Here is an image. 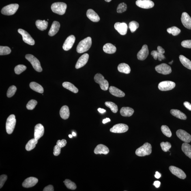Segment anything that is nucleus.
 Segmentation results:
<instances>
[{
	"instance_id": "1",
	"label": "nucleus",
	"mask_w": 191,
	"mask_h": 191,
	"mask_svg": "<svg viewBox=\"0 0 191 191\" xmlns=\"http://www.w3.org/2000/svg\"><path fill=\"white\" fill-rule=\"evenodd\" d=\"M92 39L88 37L80 41L76 48V51L78 53H83L87 51L91 48Z\"/></svg>"
},
{
	"instance_id": "2",
	"label": "nucleus",
	"mask_w": 191,
	"mask_h": 191,
	"mask_svg": "<svg viewBox=\"0 0 191 191\" xmlns=\"http://www.w3.org/2000/svg\"><path fill=\"white\" fill-rule=\"evenodd\" d=\"M152 152V147L151 144L145 143L136 151V154L139 156H145L150 155Z\"/></svg>"
},
{
	"instance_id": "3",
	"label": "nucleus",
	"mask_w": 191,
	"mask_h": 191,
	"mask_svg": "<svg viewBox=\"0 0 191 191\" xmlns=\"http://www.w3.org/2000/svg\"><path fill=\"white\" fill-rule=\"evenodd\" d=\"M67 8V4L63 2L55 3L52 4L51 6L52 12L59 15L64 14Z\"/></svg>"
},
{
	"instance_id": "4",
	"label": "nucleus",
	"mask_w": 191,
	"mask_h": 191,
	"mask_svg": "<svg viewBox=\"0 0 191 191\" xmlns=\"http://www.w3.org/2000/svg\"><path fill=\"white\" fill-rule=\"evenodd\" d=\"M25 58L31 63L35 71L39 72H42V68L41 66L40 62L38 59L31 54H27L26 55Z\"/></svg>"
},
{
	"instance_id": "5",
	"label": "nucleus",
	"mask_w": 191,
	"mask_h": 191,
	"mask_svg": "<svg viewBox=\"0 0 191 191\" xmlns=\"http://www.w3.org/2000/svg\"><path fill=\"white\" fill-rule=\"evenodd\" d=\"M19 7L17 4H12L3 7L1 9V14L5 15H12L16 13Z\"/></svg>"
},
{
	"instance_id": "6",
	"label": "nucleus",
	"mask_w": 191,
	"mask_h": 191,
	"mask_svg": "<svg viewBox=\"0 0 191 191\" xmlns=\"http://www.w3.org/2000/svg\"><path fill=\"white\" fill-rule=\"evenodd\" d=\"M94 80L95 83L100 85L101 89L106 91L109 88V83L107 80L104 79V77L101 74L97 73L95 75Z\"/></svg>"
},
{
	"instance_id": "7",
	"label": "nucleus",
	"mask_w": 191,
	"mask_h": 191,
	"mask_svg": "<svg viewBox=\"0 0 191 191\" xmlns=\"http://www.w3.org/2000/svg\"><path fill=\"white\" fill-rule=\"evenodd\" d=\"M16 123L15 117L14 115L9 116L7 119L6 123L7 132L8 134L12 133L15 129Z\"/></svg>"
},
{
	"instance_id": "8",
	"label": "nucleus",
	"mask_w": 191,
	"mask_h": 191,
	"mask_svg": "<svg viewBox=\"0 0 191 191\" xmlns=\"http://www.w3.org/2000/svg\"><path fill=\"white\" fill-rule=\"evenodd\" d=\"M176 86L174 82L170 81H165L160 82L158 85V88L161 91H167L173 89Z\"/></svg>"
},
{
	"instance_id": "9",
	"label": "nucleus",
	"mask_w": 191,
	"mask_h": 191,
	"mask_svg": "<svg viewBox=\"0 0 191 191\" xmlns=\"http://www.w3.org/2000/svg\"><path fill=\"white\" fill-rule=\"evenodd\" d=\"M18 33L21 35L23 41L26 43L31 46H33L35 44V40L27 32L22 29H18Z\"/></svg>"
},
{
	"instance_id": "10",
	"label": "nucleus",
	"mask_w": 191,
	"mask_h": 191,
	"mask_svg": "<svg viewBox=\"0 0 191 191\" xmlns=\"http://www.w3.org/2000/svg\"><path fill=\"white\" fill-rule=\"evenodd\" d=\"M155 70L159 73L167 75L171 73L172 69L171 67L166 63H162L155 67Z\"/></svg>"
},
{
	"instance_id": "11",
	"label": "nucleus",
	"mask_w": 191,
	"mask_h": 191,
	"mask_svg": "<svg viewBox=\"0 0 191 191\" xmlns=\"http://www.w3.org/2000/svg\"><path fill=\"white\" fill-rule=\"evenodd\" d=\"M129 127L126 124L123 123H119L116 124L110 129V131L115 133H123L127 131Z\"/></svg>"
},
{
	"instance_id": "12",
	"label": "nucleus",
	"mask_w": 191,
	"mask_h": 191,
	"mask_svg": "<svg viewBox=\"0 0 191 191\" xmlns=\"http://www.w3.org/2000/svg\"><path fill=\"white\" fill-rule=\"evenodd\" d=\"M176 135L180 139L185 143H190L191 141V136L184 130L181 129L178 130Z\"/></svg>"
},
{
	"instance_id": "13",
	"label": "nucleus",
	"mask_w": 191,
	"mask_h": 191,
	"mask_svg": "<svg viewBox=\"0 0 191 191\" xmlns=\"http://www.w3.org/2000/svg\"><path fill=\"white\" fill-rule=\"evenodd\" d=\"M136 4L140 8L145 9L152 8L154 5V3L151 0H137Z\"/></svg>"
},
{
	"instance_id": "14",
	"label": "nucleus",
	"mask_w": 191,
	"mask_h": 191,
	"mask_svg": "<svg viewBox=\"0 0 191 191\" xmlns=\"http://www.w3.org/2000/svg\"><path fill=\"white\" fill-rule=\"evenodd\" d=\"M169 170L172 173L179 179H184L186 177V174L184 171L180 168L174 166H170Z\"/></svg>"
},
{
	"instance_id": "15",
	"label": "nucleus",
	"mask_w": 191,
	"mask_h": 191,
	"mask_svg": "<svg viewBox=\"0 0 191 191\" xmlns=\"http://www.w3.org/2000/svg\"><path fill=\"white\" fill-rule=\"evenodd\" d=\"M76 40L75 37L73 35H71L67 37L64 43L63 48L65 51H68L72 48Z\"/></svg>"
},
{
	"instance_id": "16",
	"label": "nucleus",
	"mask_w": 191,
	"mask_h": 191,
	"mask_svg": "<svg viewBox=\"0 0 191 191\" xmlns=\"http://www.w3.org/2000/svg\"><path fill=\"white\" fill-rule=\"evenodd\" d=\"M181 23L187 29H191V18L188 13L184 12L181 15Z\"/></svg>"
},
{
	"instance_id": "17",
	"label": "nucleus",
	"mask_w": 191,
	"mask_h": 191,
	"mask_svg": "<svg viewBox=\"0 0 191 191\" xmlns=\"http://www.w3.org/2000/svg\"><path fill=\"white\" fill-rule=\"evenodd\" d=\"M149 55V50L147 45H144L142 49L138 52L137 57L138 60L140 61L145 60Z\"/></svg>"
},
{
	"instance_id": "18",
	"label": "nucleus",
	"mask_w": 191,
	"mask_h": 191,
	"mask_svg": "<svg viewBox=\"0 0 191 191\" xmlns=\"http://www.w3.org/2000/svg\"><path fill=\"white\" fill-rule=\"evenodd\" d=\"M38 179L34 177H30L26 179L22 183V186L24 188H29L35 186L38 182Z\"/></svg>"
},
{
	"instance_id": "19",
	"label": "nucleus",
	"mask_w": 191,
	"mask_h": 191,
	"mask_svg": "<svg viewBox=\"0 0 191 191\" xmlns=\"http://www.w3.org/2000/svg\"><path fill=\"white\" fill-rule=\"evenodd\" d=\"M44 128L43 125L40 123L37 124L35 127L34 137L35 139L39 140L43 136Z\"/></svg>"
},
{
	"instance_id": "20",
	"label": "nucleus",
	"mask_w": 191,
	"mask_h": 191,
	"mask_svg": "<svg viewBox=\"0 0 191 191\" xmlns=\"http://www.w3.org/2000/svg\"><path fill=\"white\" fill-rule=\"evenodd\" d=\"M115 29L121 35H125L127 32V26L126 23L117 22L115 24Z\"/></svg>"
},
{
	"instance_id": "21",
	"label": "nucleus",
	"mask_w": 191,
	"mask_h": 191,
	"mask_svg": "<svg viewBox=\"0 0 191 191\" xmlns=\"http://www.w3.org/2000/svg\"><path fill=\"white\" fill-rule=\"evenodd\" d=\"M89 59V55L88 54H85L82 55L77 62L76 65V68L78 69L84 66L87 62Z\"/></svg>"
},
{
	"instance_id": "22",
	"label": "nucleus",
	"mask_w": 191,
	"mask_h": 191,
	"mask_svg": "<svg viewBox=\"0 0 191 191\" xmlns=\"http://www.w3.org/2000/svg\"><path fill=\"white\" fill-rule=\"evenodd\" d=\"M94 153L96 154H107L109 153V150L108 148L106 145L100 144L97 146L94 151Z\"/></svg>"
},
{
	"instance_id": "23",
	"label": "nucleus",
	"mask_w": 191,
	"mask_h": 191,
	"mask_svg": "<svg viewBox=\"0 0 191 191\" xmlns=\"http://www.w3.org/2000/svg\"><path fill=\"white\" fill-rule=\"evenodd\" d=\"M87 17L93 22H98L100 20V18L98 15L93 9H89L87 12Z\"/></svg>"
},
{
	"instance_id": "24",
	"label": "nucleus",
	"mask_w": 191,
	"mask_h": 191,
	"mask_svg": "<svg viewBox=\"0 0 191 191\" xmlns=\"http://www.w3.org/2000/svg\"><path fill=\"white\" fill-rule=\"evenodd\" d=\"M60 27V24L59 22L57 21H54L48 32V35L50 36H53L55 35L59 31Z\"/></svg>"
},
{
	"instance_id": "25",
	"label": "nucleus",
	"mask_w": 191,
	"mask_h": 191,
	"mask_svg": "<svg viewBox=\"0 0 191 191\" xmlns=\"http://www.w3.org/2000/svg\"><path fill=\"white\" fill-rule=\"evenodd\" d=\"M109 91L112 95L116 97H123L125 95V93L123 91L113 86H111L109 87Z\"/></svg>"
},
{
	"instance_id": "26",
	"label": "nucleus",
	"mask_w": 191,
	"mask_h": 191,
	"mask_svg": "<svg viewBox=\"0 0 191 191\" xmlns=\"http://www.w3.org/2000/svg\"><path fill=\"white\" fill-rule=\"evenodd\" d=\"M134 110L132 108L129 107H123L121 109L120 113L123 117H130L134 114Z\"/></svg>"
},
{
	"instance_id": "27",
	"label": "nucleus",
	"mask_w": 191,
	"mask_h": 191,
	"mask_svg": "<svg viewBox=\"0 0 191 191\" xmlns=\"http://www.w3.org/2000/svg\"><path fill=\"white\" fill-rule=\"evenodd\" d=\"M60 115L62 118L66 120L68 119L70 117V110L68 106H63L61 109L60 112Z\"/></svg>"
},
{
	"instance_id": "28",
	"label": "nucleus",
	"mask_w": 191,
	"mask_h": 191,
	"mask_svg": "<svg viewBox=\"0 0 191 191\" xmlns=\"http://www.w3.org/2000/svg\"><path fill=\"white\" fill-rule=\"evenodd\" d=\"M116 50V47L111 43H107L103 47V50L106 53L114 54L115 53Z\"/></svg>"
},
{
	"instance_id": "29",
	"label": "nucleus",
	"mask_w": 191,
	"mask_h": 191,
	"mask_svg": "<svg viewBox=\"0 0 191 191\" xmlns=\"http://www.w3.org/2000/svg\"><path fill=\"white\" fill-rule=\"evenodd\" d=\"M118 70L119 72L128 74L131 72V68L128 65L125 63L120 64L118 67Z\"/></svg>"
},
{
	"instance_id": "30",
	"label": "nucleus",
	"mask_w": 191,
	"mask_h": 191,
	"mask_svg": "<svg viewBox=\"0 0 191 191\" xmlns=\"http://www.w3.org/2000/svg\"><path fill=\"white\" fill-rule=\"evenodd\" d=\"M171 115L178 118L185 120L187 119L186 115L179 110L172 109L170 111Z\"/></svg>"
},
{
	"instance_id": "31",
	"label": "nucleus",
	"mask_w": 191,
	"mask_h": 191,
	"mask_svg": "<svg viewBox=\"0 0 191 191\" xmlns=\"http://www.w3.org/2000/svg\"><path fill=\"white\" fill-rule=\"evenodd\" d=\"M181 149L185 155L191 159V145L185 142L182 144Z\"/></svg>"
},
{
	"instance_id": "32",
	"label": "nucleus",
	"mask_w": 191,
	"mask_h": 191,
	"mask_svg": "<svg viewBox=\"0 0 191 191\" xmlns=\"http://www.w3.org/2000/svg\"><path fill=\"white\" fill-rule=\"evenodd\" d=\"M48 23L46 20H38L36 21L35 25L38 29L41 31H44L48 27Z\"/></svg>"
},
{
	"instance_id": "33",
	"label": "nucleus",
	"mask_w": 191,
	"mask_h": 191,
	"mask_svg": "<svg viewBox=\"0 0 191 191\" xmlns=\"http://www.w3.org/2000/svg\"><path fill=\"white\" fill-rule=\"evenodd\" d=\"M29 86L32 90L37 92L40 93L44 92V89L42 86L35 82H31L29 84Z\"/></svg>"
},
{
	"instance_id": "34",
	"label": "nucleus",
	"mask_w": 191,
	"mask_h": 191,
	"mask_svg": "<svg viewBox=\"0 0 191 191\" xmlns=\"http://www.w3.org/2000/svg\"><path fill=\"white\" fill-rule=\"evenodd\" d=\"M179 59L181 63L185 67L191 70V61L190 60L182 55L179 56Z\"/></svg>"
},
{
	"instance_id": "35",
	"label": "nucleus",
	"mask_w": 191,
	"mask_h": 191,
	"mask_svg": "<svg viewBox=\"0 0 191 191\" xmlns=\"http://www.w3.org/2000/svg\"><path fill=\"white\" fill-rule=\"evenodd\" d=\"M63 87L71 91L74 93H78V89L73 84L68 82H65L62 84Z\"/></svg>"
},
{
	"instance_id": "36",
	"label": "nucleus",
	"mask_w": 191,
	"mask_h": 191,
	"mask_svg": "<svg viewBox=\"0 0 191 191\" xmlns=\"http://www.w3.org/2000/svg\"><path fill=\"white\" fill-rule=\"evenodd\" d=\"M38 140L33 138L30 140L26 145V149L28 151H29L34 149L36 146V144L38 143Z\"/></svg>"
},
{
	"instance_id": "37",
	"label": "nucleus",
	"mask_w": 191,
	"mask_h": 191,
	"mask_svg": "<svg viewBox=\"0 0 191 191\" xmlns=\"http://www.w3.org/2000/svg\"><path fill=\"white\" fill-rule=\"evenodd\" d=\"M105 104L107 107L110 108L113 113H117L118 111V106L115 103L111 102H106Z\"/></svg>"
},
{
	"instance_id": "38",
	"label": "nucleus",
	"mask_w": 191,
	"mask_h": 191,
	"mask_svg": "<svg viewBox=\"0 0 191 191\" xmlns=\"http://www.w3.org/2000/svg\"><path fill=\"white\" fill-rule=\"evenodd\" d=\"M167 31L168 33L171 34L173 36H176L179 35L181 32L180 29L175 26L168 28Z\"/></svg>"
},
{
	"instance_id": "39",
	"label": "nucleus",
	"mask_w": 191,
	"mask_h": 191,
	"mask_svg": "<svg viewBox=\"0 0 191 191\" xmlns=\"http://www.w3.org/2000/svg\"><path fill=\"white\" fill-rule=\"evenodd\" d=\"M64 183L65 186H66L67 188L70 190H75L76 188V186L74 182H72L70 180L66 179H65V181H64Z\"/></svg>"
},
{
	"instance_id": "40",
	"label": "nucleus",
	"mask_w": 191,
	"mask_h": 191,
	"mask_svg": "<svg viewBox=\"0 0 191 191\" xmlns=\"http://www.w3.org/2000/svg\"><path fill=\"white\" fill-rule=\"evenodd\" d=\"M161 130L162 133L165 135L167 137H171L172 136V133L169 127L166 125H162L161 127Z\"/></svg>"
},
{
	"instance_id": "41",
	"label": "nucleus",
	"mask_w": 191,
	"mask_h": 191,
	"mask_svg": "<svg viewBox=\"0 0 191 191\" xmlns=\"http://www.w3.org/2000/svg\"><path fill=\"white\" fill-rule=\"evenodd\" d=\"M139 27V24L135 21H131L129 24V29L132 33H133Z\"/></svg>"
},
{
	"instance_id": "42",
	"label": "nucleus",
	"mask_w": 191,
	"mask_h": 191,
	"mask_svg": "<svg viewBox=\"0 0 191 191\" xmlns=\"http://www.w3.org/2000/svg\"><path fill=\"white\" fill-rule=\"evenodd\" d=\"M11 52L10 48L7 46H0V55H8Z\"/></svg>"
},
{
	"instance_id": "43",
	"label": "nucleus",
	"mask_w": 191,
	"mask_h": 191,
	"mask_svg": "<svg viewBox=\"0 0 191 191\" xmlns=\"http://www.w3.org/2000/svg\"><path fill=\"white\" fill-rule=\"evenodd\" d=\"M27 67L25 65H17L15 67L14 71L17 74H20L26 70Z\"/></svg>"
},
{
	"instance_id": "44",
	"label": "nucleus",
	"mask_w": 191,
	"mask_h": 191,
	"mask_svg": "<svg viewBox=\"0 0 191 191\" xmlns=\"http://www.w3.org/2000/svg\"><path fill=\"white\" fill-rule=\"evenodd\" d=\"M160 146L162 151L164 152H167L168 151H169V149L171 147V143L167 142H162L160 144Z\"/></svg>"
},
{
	"instance_id": "45",
	"label": "nucleus",
	"mask_w": 191,
	"mask_h": 191,
	"mask_svg": "<svg viewBox=\"0 0 191 191\" xmlns=\"http://www.w3.org/2000/svg\"><path fill=\"white\" fill-rule=\"evenodd\" d=\"M17 88L15 86L12 85L9 87L7 93V97L10 98L12 97L15 94Z\"/></svg>"
},
{
	"instance_id": "46",
	"label": "nucleus",
	"mask_w": 191,
	"mask_h": 191,
	"mask_svg": "<svg viewBox=\"0 0 191 191\" xmlns=\"http://www.w3.org/2000/svg\"><path fill=\"white\" fill-rule=\"evenodd\" d=\"M127 7L126 4L122 3L119 5L117 9V12L118 13H121L125 12L127 10Z\"/></svg>"
},
{
	"instance_id": "47",
	"label": "nucleus",
	"mask_w": 191,
	"mask_h": 191,
	"mask_svg": "<svg viewBox=\"0 0 191 191\" xmlns=\"http://www.w3.org/2000/svg\"><path fill=\"white\" fill-rule=\"evenodd\" d=\"M37 104V102L36 101L32 100L28 103L27 106H26V107L28 109L33 110L35 108Z\"/></svg>"
},
{
	"instance_id": "48",
	"label": "nucleus",
	"mask_w": 191,
	"mask_h": 191,
	"mask_svg": "<svg viewBox=\"0 0 191 191\" xmlns=\"http://www.w3.org/2000/svg\"><path fill=\"white\" fill-rule=\"evenodd\" d=\"M181 45L183 47L187 48H191V40H185L182 41Z\"/></svg>"
},
{
	"instance_id": "49",
	"label": "nucleus",
	"mask_w": 191,
	"mask_h": 191,
	"mask_svg": "<svg viewBox=\"0 0 191 191\" xmlns=\"http://www.w3.org/2000/svg\"><path fill=\"white\" fill-rule=\"evenodd\" d=\"M61 148L57 145L54 147V155L55 156H58L61 153Z\"/></svg>"
},
{
	"instance_id": "50",
	"label": "nucleus",
	"mask_w": 191,
	"mask_h": 191,
	"mask_svg": "<svg viewBox=\"0 0 191 191\" xmlns=\"http://www.w3.org/2000/svg\"><path fill=\"white\" fill-rule=\"evenodd\" d=\"M7 179V176L6 175H2L0 177V188H1Z\"/></svg>"
},
{
	"instance_id": "51",
	"label": "nucleus",
	"mask_w": 191,
	"mask_h": 191,
	"mask_svg": "<svg viewBox=\"0 0 191 191\" xmlns=\"http://www.w3.org/2000/svg\"><path fill=\"white\" fill-rule=\"evenodd\" d=\"M67 142L66 140L63 139L62 140H58L57 142V145L61 148L67 145Z\"/></svg>"
},
{
	"instance_id": "52",
	"label": "nucleus",
	"mask_w": 191,
	"mask_h": 191,
	"mask_svg": "<svg viewBox=\"0 0 191 191\" xmlns=\"http://www.w3.org/2000/svg\"><path fill=\"white\" fill-rule=\"evenodd\" d=\"M44 191H54V187L52 185H48L44 188Z\"/></svg>"
},
{
	"instance_id": "53",
	"label": "nucleus",
	"mask_w": 191,
	"mask_h": 191,
	"mask_svg": "<svg viewBox=\"0 0 191 191\" xmlns=\"http://www.w3.org/2000/svg\"><path fill=\"white\" fill-rule=\"evenodd\" d=\"M151 55L153 56L155 60H156L158 59V51L153 50V51H151Z\"/></svg>"
},
{
	"instance_id": "54",
	"label": "nucleus",
	"mask_w": 191,
	"mask_h": 191,
	"mask_svg": "<svg viewBox=\"0 0 191 191\" xmlns=\"http://www.w3.org/2000/svg\"><path fill=\"white\" fill-rule=\"evenodd\" d=\"M158 59L159 61H162V60L165 59V57L163 54L160 53L158 51Z\"/></svg>"
},
{
	"instance_id": "55",
	"label": "nucleus",
	"mask_w": 191,
	"mask_h": 191,
	"mask_svg": "<svg viewBox=\"0 0 191 191\" xmlns=\"http://www.w3.org/2000/svg\"><path fill=\"white\" fill-rule=\"evenodd\" d=\"M184 105L187 109L191 111V104L188 102H185L184 103Z\"/></svg>"
},
{
	"instance_id": "56",
	"label": "nucleus",
	"mask_w": 191,
	"mask_h": 191,
	"mask_svg": "<svg viewBox=\"0 0 191 191\" xmlns=\"http://www.w3.org/2000/svg\"><path fill=\"white\" fill-rule=\"evenodd\" d=\"M157 50H158L157 51L160 53L164 54L165 53V51L164 48H163L162 47L160 46H158V48H157Z\"/></svg>"
},
{
	"instance_id": "57",
	"label": "nucleus",
	"mask_w": 191,
	"mask_h": 191,
	"mask_svg": "<svg viewBox=\"0 0 191 191\" xmlns=\"http://www.w3.org/2000/svg\"><path fill=\"white\" fill-rule=\"evenodd\" d=\"M161 183L159 181H155L153 183V185L156 188H158L160 187Z\"/></svg>"
},
{
	"instance_id": "58",
	"label": "nucleus",
	"mask_w": 191,
	"mask_h": 191,
	"mask_svg": "<svg viewBox=\"0 0 191 191\" xmlns=\"http://www.w3.org/2000/svg\"><path fill=\"white\" fill-rule=\"evenodd\" d=\"M161 177V174L158 172H156L155 175V177L157 179H160Z\"/></svg>"
},
{
	"instance_id": "59",
	"label": "nucleus",
	"mask_w": 191,
	"mask_h": 191,
	"mask_svg": "<svg viewBox=\"0 0 191 191\" xmlns=\"http://www.w3.org/2000/svg\"><path fill=\"white\" fill-rule=\"evenodd\" d=\"M110 120L109 118H107L103 120L102 123H104V124H105V123H107L108 122H110Z\"/></svg>"
},
{
	"instance_id": "60",
	"label": "nucleus",
	"mask_w": 191,
	"mask_h": 191,
	"mask_svg": "<svg viewBox=\"0 0 191 191\" xmlns=\"http://www.w3.org/2000/svg\"><path fill=\"white\" fill-rule=\"evenodd\" d=\"M98 111L101 113H104L106 112V110L101 108H99L98 109Z\"/></svg>"
},
{
	"instance_id": "61",
	"label": "nucleus",
	"mask_w": 191,
	"mask_h": 191,
	"mask_svg": "<svg viewBox=\"0 0 191 191\" xmlns=\"http://www.w3.org/2000/svg\"><path fill=\"white\" fill-rule=\"evenodd\" d=\"M72 134L73 136H76V134L74 132H73Z\"/></svg>"
},
{
	"instance_id": "62",
	"label": "nucleus",
	"mask_w": 191,
	"mask_h": 191,
	"mask_svg": "<svg viewBox=\"0 0 191 191\" xmlns=\"http://www.w3.org/2000/svg\"><path fill=\"white\" fill-rule=\"evenodd\" d=\"M69 137L70 138H72L73 137V135H72L70 134V135H69Z\"/></svg>"
},
{
	"instance_id": "63",
	"label": "nucleus",
	"mask_w": 191,
	"mask_h": 191,
	"mask_svg": "<svg viewBox=\"0 0 191 191\" xmlns=\"http://www.w3.org/2000/svg\"><path fill=\"white\" fill-rule=\"evenodd\" d=\"M107 2H109L112 0H105Z\"/></svg>"
},
{
	"instance_id": "64",
	"label": "nucleus",
	"mask_w": 191,
	"mask_h": 191,
	"mask_svg": "<svg viewBox=\"0 0 191 191\" xmlns=\"http://www.w3.org/2000/svg\"><path fill=\"white\" fill-rule=\"evenodd\" d=\"M173 61H172L171 62H169V64H170L171 65L172 63H173Z\"/></svg>"
}]
</instances>
